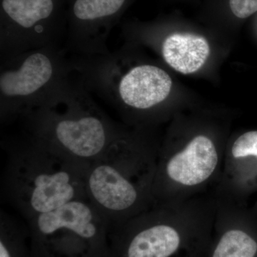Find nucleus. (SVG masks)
<instances>
[{"label":"nucleus","instance_id":"nucleus-1","mask_svg":"<svg viewBox=\"0 0 257 257\" xmlns=\"http://www.w3.org/2000/svg\"><path fill=\"white\" fill-rule=\"evenodd\" d=\"M21 120L25 137L88 165L124 136L79 78L69 77Z\"/></svg>","mask_w":257,"mask_h":257},{"label":"nucleus","instance_id":"nucleus-2","mask_svg":"<svg viewBox=\"0 0 257 257\" xmlns=\"http://www.w3.org/2000/svg\"><path fill=\"white\" fill-rule=\"evenodd\" d=\"M3 190L26 221L64 204L88 199V164L52 151L25 137L5 147Z\"/></svg>","mask_w":257,"mask_h":257},{"label":"nucleus","instance_id":"nucleus-3","mask_svg":"<svg viewBox=\"0 0 257 257\" xmlns=\"http://www.w3.org/2000/svg\"><path fill=\"white\" fill-rule=\"evenodd\" d=\"M71 64L89 91L119 110H150L163 102L172 89V79L164 69L150 64L130 66L121 51L77 56Z\"/></svg>","mask_w":257,"mask_h":257},{"label":"nucleus","instance_id":"nucleus-4","mask_svg":"<svg viewBox=\"0 0 257 257\" xmlns=\"http://www.w3.org/2000/svg\"><path fill=\"white\" fill-rule=\"evenodd\" d=\"M26 221L30 257H110V225L88 199Z\"/></svg>","mask_w":257,"mask_h":257},{"label":"nucleus","instance_id":"nucleus-5","mask_svg":"<svg viewBox=\"0 0 257 257\" xmlns=\"http://www.w3.org/2000/svg\"><path fill=\"white\" fill-rule=\"evenodd\" d=\"M73 72L59 45L35 49L1 60L0 119L9 124L40 105Z\"/></svg>","mask_w":257,"mask_h":257},{"label":"nucleus","instance_id":"nucleus-6","mask_svg":"<svg viewBox=\"0 0 257 257\" xmlns=\"http://www.w3.org/2000/svg\"><path fill=\"white\" fill-rule=\"evenodd\" d=\"M131 144L126 136L113 143L88 167L86 191L89 202L109 223L117 224L138 207L143 191L133 180L136 172Z\"/></svg>","mask_w":257,"mask_h":257},{"label":"nucleus","instance_id":"nucleus-7","mask_svg":"<svg viewBox=\"0 0 257 257\" xmlns=\"http://www.w3.org/2000/svg\"><path fill=\"white\" fill-rule=\"evenodd\" d=\"M2 8L7 20L0 35V61L59 45L61 39L51 24L55 14L54 0H3Z\"/></svg>","mask_w":257,"mask_h":257},{"label":"nucleus","instance_id":"nucleus-8","mask_svg":"<svg viewBox=\"0 0 257 257\" xmlns=\"http://www.w3.org/2000/svg\"><path fill=\"white\" fill-rule=\"evenodd\" d=\"M125 2L75 0L72 10L74 25L66 38L67 49L79 57L109 54V21L121 10Z\"/></svg>","mask_w":257,"mask_h":257},{"label":"nucleus","instance_id":"nucleus-9","mask_svg":"<svg viewBox=\"0 0 257 257\" xmlns=\"http://www.w3.org/2000/svg\"><path fill=\"white\" fill-rule=\"evenodd\" d=\"M217 163L214 144L210 139L200 135L168 161L166 173L174 182L186 186L197 185L211 177Z\"/></svg>","mask_w":257,"mask_h":257},{"label":"nucleus","instance_id":"nucleus-10","mask_svg":"<svg viewBox=\"0 0 257 257\" xmlns=\"http://www.w3.org/2000/svg\"><path fill=\"white\" fill-rule=\"evenodd\" d=\"M162 57L170 67L182 74L194 73L204 65L210 54L204 37L191 34H173L164 40Z\"/></svg>","mask_w":257,"mask_h":257},{"label":"nucleus","instance_id":"nucleus-11","mask_svg":"<svg viewBox=\"0 0 257 257\" xmlns=\"http://www.w3.org/2000/svg\"><path fill=\"white\" fill-rule=\"evenodd\" d=\"M0 257H30L28 224L5 211L0 212Z\"/></svg>","mask_w":257,"mask_h":257},{"label":"nucleus","instance_id":"nucleus-12","mask_svg":"<svg viewBox=\"0 0 257 257\" xmlns=\"http://www.w3.org/2000/svg\"><path fill=\"white\" fill-rule=\"evenodd\" d=\"M257 243L241 230L226 231L216 245L211 257H254Z\"/></svg>","mask_w":257,"mask_h":257},{"label":"nucleus","instance_id":"nucleus-13","mask_svg":"<svg viewBox=\"0 0 257 257\" xmlns=\"http://www.w3.org/2000/svg\"><path fill=\"white\" fill-rule=\"evenodd\" d=\"M231 152L234 158L257 157V131L248 132L240 136L235 141Z\"/></svg>","mask_w":257,"mask_h":257},{"label":"nucleus","instance_id":"nucleus-14","mask_svg":"<svg viewBox=\"0 0 257 257\" xmlns=\"http://www.w3.org/2000/svg\"><path fill=\"white\" fill-rule=\"evenodd\" d=\"M230 8L235 16L244 19L257 12V0H229Z\"/></svg>","mask_w":257,"mask_h":257}]
</instances>
